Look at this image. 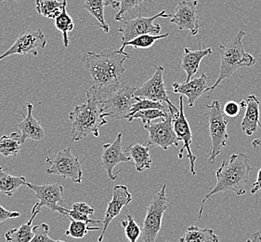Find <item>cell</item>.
Returning a JSON list of instances; mask_svg holds the SVG:
<instances>
[{"label": "cell", "mask_w": 261, "mask_h": 242, "mask_svg": "<svg viewBox=\"0 0 261 242\" xmlns=\"http://www.w3.org/2000/svg\"><path fill=\"white\" fill-rule=\"evenodd\" d=\"M164 73L165 68L163 66H156V70L151 79L147 80L140 88H137L134 96L141 99L165 102L167 103V106H175L169 99L164 81Z\"/></svg>", "instance_id": "16"}, {"label": "cell", "mask_w": 261, "mask_h": 242, "mask_svg": "<svg viewBox=\"0 0 261 242\" xmlns=\"http://www.w3.org/2000/svg\"><path fill=\"white\" fill-rule=\"evenodd\" d=\"M47 43V38L41 29L22 32L17 37L14 44L6 53L0 55V61L13 55L33 54L34 56H37V49H45Z\"/></svg>", "instance_id": "13"}, {"label": "cell", "mask_w": 261, "mask_h": 242, "mask_svg": "<svg viewBox=\"0 0 261 242\" xmlns=\"http://www.w3.org/2000/svg\"><path fill=\"white\" fill-rule=\"evenodd\" d=\"M63 2L62 0H36V10L38 14L47 19H56L63 10Z\"/></svg>", "instance_id": "28"}, {"label": "cell", "mask_w": 261, "mask_h": 242, "mask_svg": "<svg viewBox=\"0 0 261 242\" xmlns=\"http://www.w3.org/2000/svg\"><path fill=\"white\" fill-rule=\"evenodd\" d=\"M67 215L74 220L85 222L87 224H102V221H100V220H92L89 218V216L85 215L83 213H80L79 211H73V210H68Z\"/></svg>", "instance_id": "38"}, {"label": "cell", "mask_w": 261, "mask_h": 242, "mask_svg": "<svg viewBox=\"0 0 261 242\" xmlns=\"http://www.w3.org/2000/svg\"><path fill=\"white\" fill-rule=\"evenodd\" d=\"M0 1H6V0H0ZM14 1H17V2H18V1H20V0H14Z\"/></svg>", "instance_id": "45"}, {"label": "cell", "mask_w": 261, "mask_h": 242, "mask_svg": "<svg viewBox=\"0 0 261 242\" xmlns=\"http://www.w3.org/2000/svg\"><path fill=\"white\" fill-rule=\"evenodd\" d=\"M168 111L172 115L173 127L174 131L176 132L178 140L183 142L182 148L178 152V157L179 159H182L184 150H187L188 158L190 160V170L193 176L196 175L195 173V161L196 157L193 155L192 151V143H193V133L191 127L189 124L186 116L184 115V108H183V97L180 95L179 97V107L177 106H167Z\"/></svg>", "instance_id": "11"}, {"label": "cell", "mask_w": 261, "mask_h": 242, "mask_svg": "<svg viewBox=\"0 0 261 242\" xmlns=\"http://www.w3.org/2000/svg\"><path fill=\"white\" fill-rule=\"evenodd\" d=\"M122 137L123 133L119 132L116 136L115 142L112 143H105L102 146L101 155V167L105 168L108 174V181H115L117 179L120 171L116 174L114 173L115 166L122 162H130L131 158L127 153L122 148Z\"/></svg>", "instance_id": "15"}, {"label": "cell", "mask_w": 261, "mask_h": 242, "mask_svg": "<svg viewBox=\"0 0 261 242\" xmlns=\"http://www.w3.org/2000/svg\"><path fill=\"white\" fill-rule=\"evenodd\" d=\"M145 1L146 0H120V8L115 15V21H120L122 19H124L123 17L127 11H132L137 8H141Z\"/></svg>", "instance_id": "36"}, {"label": "cell", "mask_w": 261, "mask_h": 242, "mask_svg": "<svg viewBox=\"0 0 261 242\" xmlns=\"http://www.w3.org/2000/svg\"><path fill=\"white\" fill-rule=\"evenodd\" d=\"M169 111L161 110V109H147V110H141L136 113L135 115L130 116L127 120L131 122L134 119H141L143 123V126L151 123V121L158 118H165L168 115Z\"/></svg>", "instance_id": "32"}, {"label": "cell", "mask_w": 261, "mask_h": 242, "mask_svg": "<svg viewBox=\"0 0 261 242\" xmlns=\"http://www.w3.org/2000/svg\"><path fill=\"white\" fill-rule=\"evenodd\" d=\"M132 201V196L126 185H115L113 189V198L109 201L107 209L105 211V220L102 221V229L100 236L99 237L98 242H102L105 237V232L109 227L111 222L115 219V217L119 215L122 209L125 206L130 204Z\"/></svg>", "instance_id": "17"}, {"label": "cell", "mask_w": 261, "mask_h": 242, "mask_svg": "<svg viewBox=\"0 0 261 242\" xmlns=\"http://www.w3.org/2000/svg\"><path fill=\"white\" fill-rule=\"evenodd\" d=\"M129 54L119 50L105 49L101 53H86L82 57L84 66L88 69L94 85L114 84L120 81L125 72L124 63L130 58Z\"/></svg>", "instance_id": "2"}, {"label": "cell", "mask_w": 261, "mask_h": 242, "mask_svg": "<svg viewBox=\"0 0 261 242\" xmlns=\"http://www.w3.org/2000/svg\"><path fill=\"white\" fill-rule=\"evenodd\" d=\"M245 36L246 32L240 30L233 40L226 45H220L219 49L221 61L220 75L215 84L208 87L206 91H213L223 80L229 79L238 69L251 67L256 64V59L250 53H246L244 47L243 38Z\"/></svg>", "instance_id": "5"}, {"label": "cell", "mask_w": 261, "mask_h": 242, "mask_svg": "<svg viewBox=\"0 0 261 242\" xmlns=\"http://www.w3.org/2000/svg\"><path fill=\"white\" fill-rule=\"evenodd\" d=\"M131 159L134 161L137 172L142 173L145 170L151 167V156H150V147L147 144L136 143L126 148V151Z\"/></svg>", "instance_id": "22"}, {"label": "cell", "mask_w": 261, "mask_h": 242, "mask_svg": "<svg viewBox=\"0 0 261 242\" xmlns=\"http://www.w3.org/2000/svg\"><path fill=\"white\" fill-rule=\"evenodd\" d=\"M166 242H169V241H166Z\"/></svg>", "instance_id": "46"}, {"label": "cell", "mask_w": 261, "mask_h": 242, "mask_svg": "<svg viewBox=\"0 0 261 242\" xmlns=\"http://www.w3.org/2000/svg\"><path fill=\"white\" fill-rule=\"evenodd\" d=\"M25 186L29 189L33 190V192L35 193V198L37 200V203L32 209L31 218L27 222L28 224L32 225L34 219L40 212L43 207H47L50 211L59 212L63 215H67L68 210L63 207L65 202L63 199L64 188L63 185L60 184L37 185L27 182Z\"/></svg>", "instance_id": "6"}, {"label": "cell", "mask_w": 261, "mask_h": 242, "mask_svg": "<svg viewBox=\"0 0 261 242\" xmlns=\"http://www.w3.org/2000/svg\"><path fill=\"white\" fill-rule=\"evenodd\" d=\"M179 242H220V238L211 228L191 226L180 237Z\"/></svg>", "instance_id": "24"}, {"label": "cell", "mask_w": 261, "mask_h": 242, "mask_svg": "<svg viewBox=\"0 0 261 242\" xmlns=\"http://www.w3.org/2000/svg\"><path fill=\"white\" fill-rule=\"evenodd\" d=\"M246 242H261L260 232H256L251 234L249 238L246 240Z\"/></svg>", "instance_id": "43"}, {"label": "cell", "mask_w": 261, "mask_h": 242, "mask_svg": "<svg viewBox=\"0 0 261 242\" xmlns=\"http://www.w3.org/2000/svg\"><path fill=\"white\" fill-rule=\"evenodd\" d=\"M69 118L72 124L71 142L80 141L89 134L99 136V128L108 122L99 101L89 90H87L86 103L74 106Z\"/></svg>", "instance_id": "4"}, {"label": "cell", "mask_w": 261, "mask_h": 242, "mask_svg": "<svg viewBox=\"0 0 261 242\" xmlns=\"http://www.w3.org/2000/svg\"><path fill=\"white\" fill-rule=\"evenodd\" d=\"M27 181L24 176H13L0 165V193L7 197H12Z\"/></svg>", "instance_id": "23"}, {"label": "cell", "mask_w": 261, "mask_h": 242, "mask_svg": "<svg viewBox=\"0 0 261 242\" xmlns=\"http://www.w3.org/2000/svg\"><path fill=\"white\" fill-rule=\"evenodd\" d=\"M144 129L149 132V138L146 144L150 148L159 147L163 150H167L171 147H178L179 140L174 131L172 115L170 114V112L168 113L167 117L163 118L162 121L156 123L151 122L144 125Z\"/></svg>", "instance_id": "12"}, {"label": "cell", "mask_w": 261, "mask_h": 242, "mask_svg": "<svg viewBox=\"0 0 261 242\" xmlns=\"http://www.w3.org/2000/svg\"><path fill=\"white\" fill-rule=\"evenodd\" d=\"M21 134L12 132L11 135H3L0 138V154L4 157L16 158L21 150Z\"/></svg>", "instance_id": "27"}, {"label": "cell", "mask_w": 261, "mask_h": 242, "mask_svg": "<svg viewBox=\"0 0 261 242\" xmlns=\"http://www.w3.org/2000/svg\"><path fill=\"white\" fill-rule=\"evenodd\" d=\"M208 113L209 135L211 138V147L208 155V163L214 164L217 157L222 152L223 148L227 146L229 134L227 132L229 120L224 117L223 112L220 109L219 101H214L211 105L206 106Z\"/></svg>", "instance_id": "7"}, {"label": "cell", "mask_w": 261, "mask_h": 242, "mask_svg": "<svg viewBox=\"0 0 261 242\" xmlns=\"http://www.w3.org/2000/svg\"><path fill=\"white\" fill-rule=\"evenodd\" d=\"M241 109L242 108H241L240 104H238L235 101H230L225 104L222 112L224 116L228 117H236L240 114Z\"/></svg>", "instance_id": "37"}, {"label": "cell", "mask_w": 261, "mask_h": 242, "mask_svg": "<svg viewBox=\"0 0 261 242\" xmlns=\"http://www.w3.org/2000/svg\"><path fill=\"white\" fill-rule=\"evenodd\" d=\"M33 237L34 231L28 223L5 233L6 242H30Z\"/></svg>", "instance_id": "30"}, {"label": "cell", "mask_w": 261, "mask_h": 242, "mask_svg": "<svg viewBox=\"0 0 261 242\" xmlns=\"http://www.w3.org/2000/svg\"><path fill=\"white\" fill-rule=\"evenodd\" d=\"M137 102L131 107L129 115L127 116V119L130 116L135 115L138 112L141 110H147V109H161V110L167 111V107L164 106L162 102L159 101L148 100V99H141L136 97Z\"/></svg>", "instance_id": "33"}, {"label": "cell", "mask_w": 261, "mask_h": 242, "mask_svg": "<svg viewBox=\"0 0 261 242\" xmlns=\"http://www.w3.org/2000/svg\"><path fill=\"white\" fill-rule=\"evenodd\" d=\"M246 114L244 116L241 128L242 131L246 135L251 136L254 132H256L257 127L259 126L261 122L259 120V106L260 102L255 95L251 94L246 97Z\"/></svg>", "instance_id": "21"}, {"label": "cell", "mask_w": 261, "mask_h": 242, "mask_svg": "<svg viewBox=\"0 0 261 242\" xmlns=\"http://www.w3.org/2000/svg\"><path fill=\"white\" fill-rule=\"evenodd\" d=\"M33 108L32 104H27L28 115L24 119L18 124V127L21 131V143L27 141V139H31L37 142H40L45 138V131L41 126L40 122L33 116Z\"/></svg>", "instance_id": "20"}, {"label": "cell", "mask_w": 261, "mask_h": 242, "mask_svg": "<svg viewBox=\"0 0 261 242\" xmlns=\"http://www.w3.org/2000/svg\"><path fill=\"white\" fill-rule=\"evenodd\" d=\"M258 191H261V168L257 172V177H256V181L252 185L250 193L255 195Z\"/></svg>", "instance_id": "41"}, {"label": "cell", "mask_w": 261, "mask_h": 242, "mask_svg": "<svg viewBox=\"0 0 261 242\" xmlns=\"http://www.w3.org/2000/svg\"><path fill=\"white\" fill-rule=\"evenodd\" d=\"M20 212L18 211H8L3 206L0 205V225L4 222L12 219V218H18L20 217Z\"/></svg>", "instance_id": "40"}, {"label": "cell", "mask_w": 261, "mask_h": 242, "mask_svg": "<svg viewBox=\"0 0 261 242\" xmlns=\"http://www.w3.org/2000/svg\"><path fill=\"white\" fill-rule=\"evenodd\" d=\"M63 2L62 12L55 19V27L63 35V46L67 47L69 46L68 34L70 32L73 31L74 23L72 17L69 15L67 11V0H63Z\"/></svg>", "instance_id": "26"}, {"label": "cell", "mask_w": 261, "mask_h": 242, "mask_svg": "<svg viewBox=\"0 0 261 242\" xmlns=\"http://www.w3.org/2000/svg\"><path fill=\"white\" fill-rule=\"evenodd\" d=\"M34 237L30 242H66L63 240H55L48 236L49 227L47 224L42 223L38 226L33 227Z\"/></svg>", "instance_id": "35"}, {"label": "cell", "mask_w": 261, "mask_h": 242, "mask_svg": "<svg viewBox=\"0 0 261 242\" xmlns=\"http://www.w3.org/2000/svg\"><path fill=\"white\" fill-rule=\"evenodd\" d=\"M136 89L119 81L114 84L93 85L89 90L99 101L106 117L127 119L131 107L137 102L134 96Z\"/></svg>", "instance_id": "3"}, {"label": "cell", "mask_w": 261, "mask_h": 242, "mask_svg": "<svg viewBox=\"0 0 261 242\" xmlns=\"http://www.w3.org/2000/svg\"><path fill=\"white\" fill-rule=\"evenodd\" d=\"M197 0H181L176 7L174 14L170 17V22L178 27V30H188L191 36H196L201 27L197 15Z\"/></svg>", "instance_id": "14"}, {"label": "cell", "mask_w": 261, "mask_h": 242, "mask_svg": "<svg viewBox=\"0 0 261 242\" xmlns=\"http://www.w3.org/2000/svg\"><path fill=\"white\" fill-rule=\"evenodd\" d=\"M166 188L167 184H163L160 191L153 196L147 207L146 216L141 229V238L143 242H155L161 230L163 216L168 208Z\"/></svg>", "instance_id": "8"}, {"label": "cell", "mask_w": 261, "mask_h": 242, "mask_svg": "<svg viewBox=\"0 0 261 242\" xmlns=\"http://www.w3.org/2000/svg\"><path fill=\"white\" fill-rule=\"evenodd\" d=\"M72 210L79 211L80 213H83L85 215H88L89 217L93 215L95 212L94 208L90 207V206L88 205L85 202H76V203H74V204H73V207H72Z\"/></svg>", "instance_id": "39"}, {"label": "cell", "mask_w": 261, "mask_h": 242, "mask_svg": "<svg viewBox=\"0 0 261 242\" xmlns=\"http://www.w3.org/2000/svg\"><path fill=\"white\" fill-rule=\"evenodd\" d=\"M105 0H86L82 8L94 17L98 21V27L105 32L109 33L110 27L105 21Z\"/></svg>", "instance_id": "25"}, {"label": "cell", "mask_w": 261, "mask_h": 242, "mask_svg": "<svg viewBox=\"0 0 261 242\" xmlns=\"http://www.w3.org/2000/svg\"><path fill=\"white\" fill-rule=\"evenodd\" d=\"M70 226L69 228L65 232V236H70L73 238H83L87 233L91 230H100L99 227H89L88 224L85 222L74 220L73 218H70Z\"/></svg>", "instance_id": "31"}, {"label": "cell", "mask_w": 261, "mask_h": 242, "mask_svg": "<svg viewBox=\"0 0 261 242\" xmlns=\"http://www.w3.org/2000/svg\"><path fill=\"white\" fill-rule=\"evenodd\" d=\"M207 76L202 73L197 79H191L190 81H185L182 83L175 82L172 84V90L174 93L186 96L188 105L193 107L195 102L204 94L208 87H206Z\"/></svg>", "instance_id": "18"}, {"label": "cell", "mask_w": 261, "mask_h": 242, "mask_svg": "<svg viewBox=\"0 0 261 242\" xmlns=\"http://www.w3.org/2000/svg\"><path fill=\"white\" fill-rule=\"evenodd\" d=\"M46 162L50 167L47 168V174L59 175L63 179H70L75 184H81L83 172L79 157L71 152L70 148H65L58 152L55 156H47Z\"/></svg>", "instance_id": "9"}, {"label": "cell", "mask_w": 261, "mask_h": 242, "mask_svg": "<svg viewBox=\"0 0 261 242\" xmlns=\"http://www.w3.org/2000/svg\"><path fill=\"white\" fill-rule=\"evenodd\" d=\"M121 226L124 227L125 237L128 239V241H138V239L141 236L142 230H141L140 226L137 224V222L134 220L133 216L131 215V214H128L127 215V219L122 221Z\"/></svg>", "instance_id": "34"}, {"label": "cell", "mask_w": 261, "mask_h": 242, "mask_svg": "<svg viewBox=\"0 0 261 242\" xmlns=\"http://www.w3.org/2000/svg\"><path fill=\"white\" fill-rule=\"evenodd\" d=\"M259 127H260L261 130V123L259 124ZM252 147H253L255 151L257 150L258 147H261V136L259 137V138H257V139H255V140L252 142Z\"/></svg>", "instance_id": "44"}, {"label": "cell", "mask_w": 261, "mask_h": 242, "mask_svg": "<svg viewBox=\"0 0 261 242\" xmlns=\"http://www.w3.org/2000/svg\"><path fill=\"white\" fill-rule=\"evenodd\" d=\"M169 35L167 33V34H164V35H150V34L142 35V36L136 37V38L132 39L130 41L125 43V44H123L119 49V51L121 53H124L125 47H127V46L135 47V49L146 50V49L151 47L154 43L156 42L157 40L166 38Z\"/></svg>", "instance_id": "29"}, {"label": "cell", "mask_w": 261, "mask_h": 242, "mask_svg": "<svg viewBox=\"0 0 261 242\" xmlns=\"http://www.w3.org/2000/svg\"><path fill=\"white\" fill-rule=\"evenodd\" d=\"M251 172L250 161L244 153L233 154L228 161L224 160L216 172L217 184L214 188L204 197L199 210L198 219H201L205 201L212 196L219 193L233 192L237 196L245 195L246 184L249 181Z\"/></svg>", "instance_id": "1"}, {"label": "cell", "mask_w": 261, "mask_h": 242, "mask_svg": "<svg viewBox=\"0 0 261 242\" xmlns=\"http://www.w3.org/2000/svg\"><path fill=\"white\" fill-rule=\"evenodd\" d=\"M212 53L211 47L203 49L202 44H199L198 51H192L189 47H184L182 56H181V69L186 72L187 79L186 81H190L194 75L198 72L200 63L202 60Z\"/></svg>", "instance_id": "19"}, {"label": "cell", "mask_w": 261, "mask_h": 242, "mask_svg": "<svg viewBox=\"0 0 261 242\" xmlns=\"http://www.w3.org/2000/svg\"><path fill=\"white\" fill-rule=\"evenodd\" d=\"M171 15L167 14V11H160L156 15L151 17H143L140 12L139 16L132 20L122 19L121 27L118 32L122 35V45L125 44L136 37L142 35H158L161 31V27L154 23L158 18H170Z\"/></svg>", "instance_id": "10"}, {"label": "cell", "mask_w": 261, "mask_h": 242, "mask_svg": "<svg viewBox=\"0 0 261 242\" xmlns=\"http://www.w3.org/2000/svg\"><path fill=\"white\" fill-rule=\"evenodd\" d=\"M105 6L112 7L114 10L120 8V0H105Z\"/></svg>", "instance_id": "42"}]
</instances>
